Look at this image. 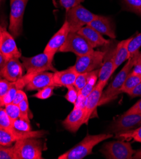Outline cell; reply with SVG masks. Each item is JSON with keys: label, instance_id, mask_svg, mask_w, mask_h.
Wrapping results in <instances>:
<instances>
[{"label": "cell", "instance_id": "cell-22", "mask_svg": "<svg viewBox=\"0 0 141 159\" xmlns=\"http://www.w3.org/2000/svg\"><path fill=\"white\" fill-rule=\"evenodd\" d=\"M131 39L132 38H130L129 39L120 41L116 45L114 55V72H115V70L124 61L130 58L128 51V45Z\"/></svg>", "mask_w": 141, "mask_h": 159}, {"label": "cell", "instance_id": "cell-6", "mask_svg": "<svg viewBox=\"0 0 141 159\" xmlns=\"http://www.w3.org/2000/svg\"><path fill=\"white\" fill-rule=\"evenodd\" d=\"M101 152L106 158L109 159H130L136 152L130 143L123 140L107 143Z\"/></svg>", "mask_w": 141, "mask_h": 159}, {"label": "cell", "instance_id": "cell-38", "mask_svg": "<svg viewBox=\"0 0 141 159\" xmlns=\"http://www.w3.org/2000/svg\"><path fill=\"white\" fill-rule=\"evenodd\" d=\"M123 114H141V99L139 100L131 108H130L127 111H126Z\"/></svg>", "mask_w": 141, "mask_h": 159}, {"label": "cell", "instance_id": "cell-39", "mask_svg": "<svg viewBox=\"0 0 141 159\" xmlns=\"http://www.w3.org/2000/svg\"><path fill=\"white\" fill-rule=\"evenodd\" d=\"M27 98V95L25 93V92H24L22 89H19L17 91L16 94H15V97L12 103L19 105V104L21 102H22L24 100H25Z\"/></svg>", "mask_w": 141, "mask_h": 159}, {"label": "cell", "instance_id": "cell-25", "mask_svg": "<svg viewBox=\"0 0 141 159\" xmlns=\"http://www.w3.org/2000/svg\"><path fill=\"white\" fill-rule=\"evenodd\" d=\"M116 138L122 140L133 139L134 141L141 143V126L138 127L135 129H132L127 132L116 134Z\"/></svg>", "mask_w": 141, "mask_h": 159}, {"label": "cell", "instance_id": "cell-45", "mask_svg": "<svg viewBox=\"0 0 141 159\" xmlns=\"http://www.w3.org/2000/svg\"><path fill=\"white\" fill-rule=\"evenodd\" d=\"M141 63V53H140V54H139V55L138 57V58H137V60L136 61L135 64H138V63Z\"/></svg>", "mask_w": 141, "mask_h": 159}, {"label": "cell", "instance_id": "cell-35", "mask_svg": "<svg viewBox=\"0 0 141 159\" xmlns=\"http://www.w3.org/2000/svg\"><path fill=\"white\" fill-rule=\"evenodd\" d=\"M19 107L20 108V118L26 120L27 121H30L29 117V102L27 98L24 100L22 102L19 104Z\"/></svg>", "mask_w": 141, "mask_h": 159}, {"label": "cell", "instance_id": "cell-1", "mask_svg": "<svg viewBox=\"0 0 141 159\" xmlns=\"http://www.w3.org/2000/svg\"><path fill=\"white\" fill-rule=\"evenodd\" d=\"M112 134H99L96 135L87 134L79 143L73 148L60 155L59 159H82L91 154L92 150L101 142L111 138Z\"/></svg>", "mask_w": 141, "mask_h": 159}, {"label": "cell", "instance_id": "cell-33", "mask_svg": "<svg viewBox=\"0 0 141 159\" xmlns=\"http://www.w3.org/2000/svg\"><path fill=\"white\" fill-rule=\"evenodd\" d=\"M66 88L68 89V92L64 97L69 103L74 104L78 99L79 91L76 89L74 85L68 86Z\"/></svg>", "mask_w": 141, "mask_h": 159}, {"label": "cell", "instance_id": "cell-7", "mask_svg": "<svg viewBox=\"0 0 141 159\" xmlns=\"http://www.w3.org/2000/svg\"><path fill=\"white\" fill-rule=\"evenodd\" d=\"M28 0H10L9 30L15 38L22 33L23 18Z\"/></svg>", "mask_w": 141, "mask_h": 159}, {"label": "cell", "instance_id": "cell-37", "mask_svg": "<svg viewBox=\"0 0 141 159\" xmlns=\"http://www.w3.org/2000/svg\"><path fill=\"white\" fill-rule=\"evenodd\" d=\"M12 82L6 79H0V97L3 98L8 91Z\"/></svg>", "mask_w": 141, "mask_h": 159}, {"label": "cell", "instance_id": "cell-40", "mask_svg": "<svg viewBox=\"0 0 141 159\" xmlns=\"http://www.w3.org/2000/svg\"><path fill=\"white\" fill-rule=\"evenodd\" d=\"M132 98L141 97V81L129 94Z\"/></svg>", "mask_w": 141, "mask_h": 159}, {"label": "cell", "instance_id": "cell-36", "mask_svg": "<svg viewBox=\"0 0 141 159\" xmlns=\"http://www.w3.org/2000/svg\"><path fill=\"white\" fill-rule=\"evenodd\" d=\"M84 1L85 0H59V3L61 7L65 8L67 11L73 7L81 5Z\"/></svg>", "mask_w": 141, "mask_h": 159}, {"label": "cell", "instance_id": "cell-15", "mask_svg": "<svg viewBox=\"0 0 141 159\" xmlns=\"http://www.w3.org/2000/svg\"><path fill=\"white\" fill-rule=\"evenodd\" d=\"M85 122V110L84 108L74 107L73 110L62 122L64 128L71 132L76 133Z\"/></svg>", "mask_w": 141, "mask_h": 159}, {"label": "cell", "instance_id": "cell-26", "mask_svg": "<svg viewBox=\"0 0 141 159\" xmlns=\"http://www.w3.org/2000/svg\"><path fill=\"white\" fill-rule=\"evenodd\" d=\"M141 46V33L134 38H132L128 45V51L129 58H132L138 53Z\"/></svg>", "mask_w": 141, "mask_h": 159}, {"label": "cell", "instance_id": "cell-5", "mask_svg": "<svg viewBox=\"0 0 141 159\" xmlns=\"http://www.w3.org/2000/svg\"><path fill=\"white\" fill-rule=\"evenodd\" d=\"M60 52H71L77 57L87 55L94 51L88 42L78 33H69L59 50Z\"/></svg>", "mask_w": 141, "mask_h": 159}, {"label": "cell", "instance_id": "cell-46", "mask_svg": "<svg viewBox=\"0 0 141 159\" xmlns=\"http://www.w3.org/2000/svg\"><path fill=\"white\" fill-rule=\"evenodd\" d=\"M3 106H4V104H3V102L2 98L0 97V107H2Z\"/></svg>", "mask_w": 141, "mask_h": 159}, {"label": "cell", "instance_id": "cell-20", "mask_svg": "<svg viewBox=\"0 0 141 159\" xmlns=\"http://www.w3.org/2000/svg\"><path fill=\"white\" fill-rule=\"evenodd\" d=\"M77 33L85 38L93 49L99 46H106L111 43L109 40L106 39L96 30L88 25L83 27Z\"/></svg>", "mask_w": 141, "mask_h": 159}, {"label": "cell", "instance_id": "cell-24", "mask_svg": "<svg viewBox=\"0 0 141 159\" xmlns=\"http://www.w3.org/2000/svg\"><path fill=\"white\" fill-rule=\"evenodd\" d=\"M140 81L141 75L133 74L130 72L127 77L126 80L124 82L121 88L120 89V92L127 93L128 94H129L130 92L139 84Z\"/></svg>", "mask_w": 141, "mask_h": 159}, {"label": "cell", "instance_id": "cell-21", "mask_svg": "<svg viewBox=\"0 0 141 159\" xmlns=\"http://www.w3.org/2000/svg\"><path fill=\"white\" fill-rule=\"evenodd\" d=\"M78 75L73 66L64 70L55 71L53 74L54 84L55 87H67L74 85Z\"/></svg>", "mask_w": 141, "mask_h": 159}, {"label": "cell", "instance_id": "cell-27", "mask_svg": "<svg viewBox=\"0 0 141 159\" xmlns=\"http://www.w3.org/2000/svg\"><path fill=\"white\" fill-rule=\"evenodd\" d=\"M0 128L11 130L13 129V120L6 112L5 109L0 107Z\"/></svg>", "mask_w": 141, "mask_h": 159}, {"label": "cell", "instance_id": "cell-23", "mask_svg": "<svg viewBox=\"0 0 141 159\" xmlns=\"http://www.w3.org/2000/svg\"><path fill=\"white\" fill-rule=\"evenodd\" d=\"M99 72V69L90 72V75L87 84L83 88L79 91V94H80L81 96L84 98H87L88 95L93 91L98 81Z\"/></svg>", "mask_w": 141, "mask_h": 159}, {"label": "cell", "instance_id": "cell-32", "mask_svg": "<svg viewBox=\"0 0 141 159\" xmlns=\"http://www.w3.org/2000/svg\"><path fill=\"white\" fill-rule=\"evenodd\" d=\"M0 159H16L13 147L0 145Z\"/></svg>", "mask_w": 141, "mask_h": 159}, {"label": "cell", "instance_id": "cell-47", "mask_svg": "<svg viewBox=\"0 0 141 159\" xmlns=\"http://www.w3.org/2000/svg\"><path fill=\"white\" fill-rule=\"evenodd\" d=\"M3 1V0H0V6H1V5H2Z\"/></svg>", "mask_w": 141, "mask_h": 159}, {"label": "cell", "instance_id": "cell-3", "mask_svg": "<svg viewBox=\"0 0 141 159\" xmlns=\"http://www.w3.org/2000/svg\"><path fill=\"white\" fill-rule=\"evenodd\" d=\"M96 15L83 7L82 5H77L66 11V21L68 22L69 33H77L83 27L87 25L95 19Z\"/></svg>", "mask_w": 141, "mask_h": 159}, {"label": "cell", "instance_id": "cell-44", "mask_svg": "<svg viewBox=\"0 0 141 159\" xmlns=\"http://www.w3.org/2000/svg\"><path fill=\"white\" fill-rule=\"evenodd\" d=\"M5 29V27H3L2 25H0V44H1V39H2V35L3 31Z\"/></svg>", "mask_w": 141, "mask_h": 159}, {"label": "cell", "instance_id": "cell-30", "mask_svg": "<svg viewBox=\"0 0 141 159\" xmlns=\"http://www.w3.org/2000/svg\"><path fill=\"white\" fill-rule=\"evenodd\" d=\"M90 75V72L78 74L75 80V82L74 83V87L76 88V89L78 91L82 90L83 88V87L85 86V84H87L88 80Z\"/></svg>", "mask_w": 141, "mask_h": 159}, {"label": "cell", "instance_id": "cell-29", "mask_svg": "<svg viewBox=\"0 0 141 159\" xmlns=\"http://www.w3.org/2000/svg\"><path fill=\"white\" fill-rule=\"evenodd\" d=\"M5 109L8 116L13 121L20 117L21 112L20 108L18 105L12 103L5 105Z\"/></svg>", "mask_w": 141, "mask_h": 159}, {"label": "cell", "instance_id": "cell-19", "mask_svg": "<svg viewBox=\"0 0 141 159\" xmlns=\"http://www.w3.org/2000/svg\"><path fill=\"white\" fill-rule=\"evenodd\" d=\"M53 74L54 73L48 71L35 74L26 85V89L28 91L40 90L47 86H54Z\"/></svg>", "mask_w": 141, "mask_h": 159}, {"label": "cell", "instance_id": "cell-11", "mask_svg": "<svg viewBox=\"0 0 141 159\" xmlns=\"http://www.w3.org/2000/svg\"><path fill=\"white\" fill-rule=\"evenodd\" d=\"M141 125V114H123L111 125V131L119 134L136 129Z\"/></svg>", "mask_w": 141, "mask_h": 159}, {"label": "cell", "instance_id": "cell-14", "mask_svg": "<svg viewBox=\"0 0 141 159\" xmlns=\"http://www.w3.org/2000/svg\"><path fill=\"white\" fill-rule=\"evenodd\" d=\"M0 53L7 59L20 58L22 57L21 51L18 49L13 36L7 31L6 29L3 31L0 44Z\"/></svg>", "mask_w": 141, "mask_h": 159}, {"label": "cell", "instance_id": "cell-2", "mask_svg": "<svg viewBox=\"0 0 141 159\" xmlns=\"http://www.w3.org/2000/svg\"><path fill=\"white\" fill-rule=\"evenodd\" d=\"M139 54L140 53H138L137 55L128 60L126 64L124 66L120 72L117 74L113 82L108 86L104 92H102L99 106L107 103L116 98L118 94L121 93L120 89L121 88L125 80H126L127 77L135 66Z\"/></svg>", "mask_w": 141, "mask_h": 159}, {"label": "cell", "instance_id": "cell-8", "mask_svg": "<svg viewBox=\"0 0 141 159\" xmlns=\"http://www.w3.org/2000/svg\"><path fill=\"white\" fill-rule=\"evenodd\" d=\"M106 53L105 51H93L85 55L77 57L73 66L78 74L90 72L101 68Z\"/></svg>", "mask_w": 141, "mask_h": 159}, {"label": "cell", "instance_id": "cell-18", "mask_svg": "<svg viewBox=\"0 0 141 159\" xmlns=\"http://www.w3.org/2000/svg\"><path fill=\"white\" fill-rule=\"evenodd\" d=\"M22 63L19 58L7 60L3 70V77L10 82H15L23 76Z\"/></svg>", "mask_w": 141, "mask_h": 159}, {"label": "cell", "instance_id": "cell-41", "mask_svg": "<svg viewBox=\"0 0 141 159\" xmlns=\"http://www.w3.org/2000/svg\"><path fill=\"white\" fill-rule=\"evenodd\" d=\"M7 59L0 53V77H3V70L7 61Z\"/></svg>", "mask_w": 141, "mask_h": 159}, {"label": "cell", "instance_id": "cell-12", "mask_svg": "<svg viewBox=\"0 0 141 159\" xmlns=\"http://www.w3.org/2000/svg\"><path fill=\"white\" fill-rule=\"evenodd\" d=\"M109 44L107 45V48L106 50L102 64L99 69V79L97 81L104 86L106 85L109 78L114 72V55L116 46H109Z\"/></svg>", "mask_w": 141, "mask_h": 159}, {"label": "cell", "instance_id": "cell-17", "mask_svg": "<svg viewBox=\"0 0 141 159\" xmlns=\"http://www.w3.org/2000/svg\"><path fill=\"white\" fill-rule=\"evenodd\" d=\"M102 35H106L111 39L116 38L115 26L110 17L97 15V17L88 24Z\"/></svg>", "mask_w": 141, "mask_h": 159}, {"label": "cell", "instance_id": "cell-10", "mask_svg": "<svg viewBox=\"0 0 141 159\" xmlns=\"http://www.w3.org/2000/svg\"><path fill=\"white\" fill-rule=\"evenodd\" d=\"M46 132L45 131H31L29 132H20L14 129L7 130L0 128V145L10 146L13 142L26 138H40Z\"/></svg>", "mask_w": 141, "mask_h": 159}, {"label": "cell", "instance_id": "cell-13", "mask_svg": "<svg viewBox=\"0 0 141 159\" xmlns=\"http://www.w3.org/2000/svg\"><path fill=\"white\" fill-rule=\"evenodd\" d=\"M69 33V25L67 21L65 20L60 29L52 37L49 43H47L44 50V53L48 55L52 60L55 53L59 50L60 48L63 45Z\"/></svg>", "mask_w": 141, "mask_h": 159}, {"label": "cell", "instance_id": "cell-28", "mask_svg": "<svg viewBox=\"0 0 141 159\" xmlns=\"http://www.w3.org/2000/svg\"><path fill=\"white\" fill-rule=\"evenodd\" d=\"M13 128L20 132H29L32 131L30 121L19 118L13 121Z\"/></svg>", "mask_w": 141, "mask_h": 159}, {"label": "cell", "instance_id": "cell-4", "mask_svg": "<svg viewBox=\"0 0 141 159\" xmlns=\"http://www.w3.org/2000/svg\"><path fill=\"white\" fill-rule=\"evenodd\" d=\"M38 138H26L17 141L13 146L16 159H41L43 145Z\"/></svg>", "mask_w": 141, "mask_h": 159}, {"label": "cell", "instance_id": "cell-16", "mask_svg": "<svg viewBox=\"0 0 141 159\" xmlns=\"http://www.w3.org/2000/svg\"><path fill=\"white\" fill-rule=\"evenodd\" d=\"M105 86L101 83H97L96 87L93 91L88 95L86 98L85 102V122L87 124L92 114L94 112L96 108L99 106L101 98L103 92V89Z\"/></svg>", "mask_w": 141, "mask_h": 159}, {"label": "cell", "instance_id": "cell-31", "mask_svg": "<svg viewBox=\"0 0 141 159\" xmlns=\"http://www.w3.org/2000/svg\"><path fill=\"white\" fill-rule=\"evenodd\" d=\"M54 86H50L45 87L43 89H40L35 95L34 97L40 100H46L51 97L54 94Z\"/></svg>", "mask_w": 141, "mask_h": 159}, {"label": "cell", "instance_id": "cell-43", "mask_svg": "<svg viewBox=\"0 0 141 159\" xmlns=\"http://www.w3.org/2000/svg\"><path fill=\"white\" fill-rule=\"evenodd\" d=\"M132 158H137V159H140L141 158V149L137 151L135 154L133 155Z\"/></svg>", "mask_w": 141, "mask_h": 159}, {"label": "cell", "instance_id": "cell-9", "mask_svg": "<svg viewBox=\"0 0 141 159\" xmlns=\"http://www.w3.org/2000/svg\"><path fill=\"white\" fill-rule=\"evenodd\" d=\"M27 73H39L46 71H57L54 67L52 60L44 52L31 57H21Z\"/></svg>", "mask_w": 141, "mask_h": 159}, {"label": "cell", "instance_id": "cell-34", "mask_svg": "<svg viewBox=\"0 0 141 159\" xmlns=\"http://www.w3.org/2000/svg\"><path fill=\"white\" fill-rule=\"evenodd\" d=\"M123 2L130 11L141 15V0H123Z\"/></svg>", "mask_w": 141, "mask_h": 159}, {"label": "cell", "instance_id": "cell-42", "mask_svg": "<svg viewBox=\"0 0 141 159\" xmlns=\"http://www.w3.org/2000/svg\"><path fill=\"white\" fill-rule=\"evenodd\" d=\"M130 72L133 74L141 75V63H138V64H135L132 68Z\"/></svg>", "mask_w": 141, "mask_h": 159}]
</instances>
